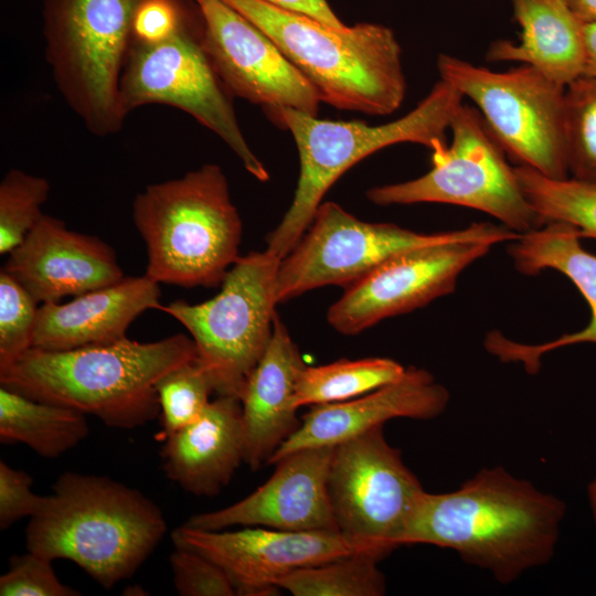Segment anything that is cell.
<instances>
[{
    "mask_svg": "<svg viewBox=\"0 0 596 596\" xmlns=\"http://www.w3.org/2000/svg\"><path fill=\"white\" fill-rule=\"evenodd\" d=\"M566 504L502 467L483 468L458 489L424 491L402 545L454 550L468 564L510 584L554 556Z\"/></svg>",
    "mask_w": 596,
    "mask_h": 596,
    "instance_id": "obj_1",
    "label": "cell"
},
{
    "mask_svg": "<svg viewBox=\"0 0 596 596\" xmlns=\"http://www.w3.org/2000/svg\"><path fill=\"white\" fill-rule=\"evenodd\" d=\"M196 359L194 341L181 333L65 351L31 348L0 371V383L33 400L93 415L109 427L131 429L160 415L157 382Z\"/></svg>",
    "mask_w": 596,
    "mask_h": 596,
    "instance_id": "obj_2",
    "label": "cell"
},
{
    "mask_svg": "<svg viewBox=\"0 0 596 596\" xmlns=\"http://www.w3.org/2000/svg\"><path fill=\"white\" fill-rule=\"evenodd\" d=\"M167 532L161 509L108 477L62 473L30 518L28 551L70 560L105 589L131 577Z\"/></svg>",
    "mask_w": 596,
    "mask_h": 596,
    "instance_id": "obj_3",
    "label": "cell"
},
{
    "mask_svg": "<svg viewBox=\"0 0 596 596\" xmlns=\"http://www.w3.org/2000/svg\"><path fill=\"white\" fill-rule=\"evenodd\" d=\"M263 30L338 109L390 115L406 94L401 46L382 24L336 28L263 0H223Z\"/></svg>",
    "mask_w": 596,
    "mask_h": 596,
    "instance_id": "obj_4",
    "label": "cell"
},
{
    "mask_svg": "<svg viewBox=\"0 0 596 596\" xmlns=\"http://www.w3.org/2000/svg\"><path fill=\"white\" fill-rule=\"evenodd\" d=\"M132 220L146 245L145 275L159 284L215 287L240 257L242 221L217 164L147 185Z\"/></svg>",
    "mask_w": 596,
    "mask_h": 596,
    "instance_id": "obj_5",
    "label": "cell"
},
{
    "mask_svg": "<svg viewBox=\"0 0 596 596\" xmlns=\"http://www.w3.org/2000/svg\"><path fill=\"white\" fill-rule=\"evenodd\" d=\"M462 95L439 78L428 95L403 117L383 125L319 119L295 109L268 116L287 128L297 147L300 173L290 206L266 237V249L283 259L312 222L330 187L360 160L389 146L419 143L430 151L446 145L445 134Z\"/></svg>",
    "mask_w": 596,
    "mask_h": 596,
    "instance_id": "obj_6",
    "label": "cell"
},
{
    "mask_svg": "<svg viewBox=\"0 0 596 596\" xmlns=\"http://www.w3.org/2000/svg\"><path fill=\"white\" fill-rule=\"evenodd\" d=\"M140 0H46L43 34L56 87L95 136L117 134L126 118L120 79Z\"/></svg>",
    "mask_w": 596,
    "mask_h": 596,
    "instance_id": "obj_7",
    "label": "cell"
},
{
    "mask_svg": "<svg viewBox=\"0 0 596 596\" xmlns=\"http://www.w3.org/2000/svg\"><path fill=\"white\" fill-rule=\"evenodd\" d=\"M280 260L267 249L240 256L213 298L194 305L177 300L160 309L189 331L217 395L241 400L268 345Z\"/></svg>",
    "mask_w": 596,
    "mask_h": 596,
    "instance_id": "obj_8",
    "label": "cell"
},
{
    "mask_svg": "<svg viewBox=\"0 0 596 596\" xmlns=\"http://www.w3.org/2000/svg\"><path fill=\"white\" fill-rule=\"evenodd\" d=\"M449 129L451 142L432 151V169L414 180L366 192L377 205L446 203L485 212L524 234L545 225L524 196L514 173L480 113L462 105Z\"/></svg>",
    "mask_w": 596,
    "mask_h": 596,
    "instance_id": "obj_9",
    "label": "cell"
},
{
    "mask_svg": "<svg viewBox=\"0 0 596 596\" xmlns=\"http://www.w3.org/2000/svg\"><path fill=\"white\" fill-rule=\"evenodd\" d=\"M519 236L504 225L489 222L448 232L417 233L392 223L363 222L339 204L324 202L295 247L280 260L276 299L279 304L328 285L347 288L391 257L414 248L464 238L496 245Z\"/></svg>",
    "mask_w": 596,
    "mask_h": 596,
    "instance_id": "obj_10",
    "label": "cell"
},
{
    "mask_svg": "<svg viewBox=\"0 0 596 596\" xmlns=\"http://www.w3.org/2000/svg\"><path fill=\"white\" fill-rule=\"evenodd\" d=\"M439 78L477 106L488 128L517 166L554 178H568L562 86L521 64L494 72L440 54Z\"/></svg>",
    "mask_w": 596,
    "mask_h": 596,
    "instance_id": "obj_11",
    "label": "cell"
},
{
    "mask_svg": "<svg viewBox=\"0 0 596 596\" xmlns=\"http://www.w3.org/2000/svg\"><path fill=\"white\" fill-rule=\"evenodd\" d=\"M230 94L204 50L201 24L192 19L163 42L132 41L120 79L125 116L150 104L175 107L220 137L249 174L267 181L268 171L247 143Z\"/></svg>",
    "mask_w": 596,
    "mask_h": 596,
    "instance_id": "obj_12",
    "label": "cell"
},
{
    "mask_svg": "<svg viewBox=\"0 0 596 596\" xmlns=\"http://www.w3.org/2000/svg\"><path fill=\"white\" fill-rule=\"evenodd\" d=\"M328 490L338 531L386 556L402 545L425 491L400 449L387 443L383 425L334 447Z\"/></svg>",
    "mask_w": 596,
    "mask_h": 596,
    "instance_id": "obj_13",
    "label": "cell"
},
{
    "mask_svg": "<svg viewBox=\"0 0 596 596\" xmlns=\"http://www.w3.org/2000/svg\"><path fill=\"white\" fill-rule=\"evenodd\" d=\"M493 245L464 238L395 255L347 287L329 308L328 323L341 334L353 336L383 319L422 308L453 292L462 270Z\"/></svg>",
    "mask_w": 596,
    "mask_h": 596,
    "instance_id": "obj_14",
    "label": "cell"
},
{
    "mask_svg": "<svg viewBox=\"0 0 596 596\" xmlns=\"http://www.w3.org/2000/svg\"><path fill=\"white\" fill-rule=\"evenodd\" d=\"M193 1L204 50L231 94L267 116L285 108L317 116V91L263 30L223 0Z\"/></svg>",
    "mask_w": 596,
    "mask_h": 596,
    "instance_id": "obj_15",
    "label": "cell"
},
{
    "mask_svg": "<svg viewBox=\"0 0 596 596\" xmlns=\"http://www.w3.org/2000/svg\"><path fill=\"white\" fill-rule=\"evenodd\" d=\"M174 547L194 551L217 564L236 595L273 596L285 575L354 552L374 551L340 532L269 528L209 531L183 524L171 533Z\"/></svg>",
    "mask_w": 596,
    "mask_h": 596,
    "instance_id": "obj_16",
    "label": "cell"
},
{
    "mask_svg": "<svg viewBox=\"0 0 596 596\" xmlns=\"http://www.w3.org/2000/svg\"><path fill=\"white\" fill-rule=\"evenodd\" d=\"M336 446L304 448L280 458L270 478L244 499L192 515L184 524L219 531L236 525L339 532L328 477Z\"/></svg>",
    "mask_w": 596,
    "mask_h": 596,
    "instance_id": "obj_17",
    "label": "cell"
},
{
    "mask_svg": "<svg viewBox=\"0 0 596 596\" xmlns=\"http://www.w3.org/2000/svg\"><path fill=\"white\" fill-rule=\"evenodd\" d=\"M2 269L39 304L58 302L125 277L111 246L46 214L9 253Z\"/></svg>",
    "mask_w": 596,
    "mask_h": 596,
    "instance_id": "obj_18",
    "label": "cell"
},
{
    "mask_svg": "<svg viewBox=\"0 0 596 596\" xmlns=\"http://www.w3.org/2000/svg\"><path fill=\"white\" fill-rule=\"evenodd\" d=\"M449 400L448 390L428 371L406 368L400 380L372 392L344 402L313 405L268 464L299 449L337 446L393 418H435L445 412Z\"/></svg>",
    "mask_w": 596,
    "mask_h": 596,
    "instance_id": "obj_19",
    "label": "cell"
},
{
    "mask_svg": "<svg viewBox=\"0 0 596 596\" xmlns=\"http://www.w3.org/2000/svg\"><path fill=\"white\" fill-rule=\"evenodd\" d=\"M579 240L576 227L563 222H547L511 241L508 253L521 274L536 275L544 269H554L566 276L588 304L590 319L587 326L540 344L520 343L492 331L483 343L490 354L501 362L521 363L528 373L535 374L542 356L553 350L578 343L596 344V255L583 248Z\"/></svg>",
    "mask_w": 596,
    "mask_h": 596,
    "instance_id": "obj_20",
    "label": "cell"
},
{
    "mask_svg": "<svg viewBox=\"0 0 596 596\" xmlns=\"http://www.w3.org/2000/svg\"><path fill=\"white\" fill-rule=\"evenodd\" d=\"M161 307L159 283L146 275L124 277L65 304H41L32 348L65 351L113 343L127 338L139 315Z\"/></svg>",
    "mask_w": 596,
    "mask_h": 596,
    "instance_id": "obj_21",
    "label": "cell"
},
{
    "mask_svg": "<svg viewBox=\"0 0 596 596\" xmlns=\"http://www.w3.org/2000/svg\"><path fill=\"white\" fill-rule=\"evenodd\" d=\"M306 366L297 344L276 315L268 345L241 397L245 436L244 462L252 471L268 464L300 425L295 404L298 376Z\"/></svg>",
    "mask_w": 596,
    "mask_h": 596,
    "instance_id": "obj_22",
    "label": "cell"
},
{
    "mask_svg": "<svg viewBox=\"0 0 596 596\" xmlns=\"http://www.w3.org/2000/svg\"><path fill=\"white\" fill-rule=\"evenodd\" d=\"M163 441L167 478L194 496H217L245 460L241 400L217 395L198 419Z\"/></svg>",
    "mask_w": 596,
    "mask_h": 596,
    "instance_id": "obj_23",
    "label": "cell"
},
{
    "mask_svg": "<svg viewBox=\"0 0 596 596\" xmlns=\"http://www.w3.org/2000/svg\"><path fill=\"white\" fill-rule=\"evenodd\" d=\"M520 29L519 44L499 40L487 60L528 64L566 86L584 71V23L564 0H510Z\"/></svg>",
    "mask_w": 596,
    "mask_h": 596,
    "instance_id": "obj_24",
    "label": "cell"
},
{
    "mask_svg": "<svg viewBox=\"0 0 596 596\" xmlns=\"http://www.w3.org/2000/svg\"><path fill=\"white\" fill-rule=\"evenodd\" d=\"M89 433L86 415L0 387V440L21 443L45 458H56Z\"/></svg>",
    "mask_w": 596,
    "mask_h": 596,
    "instance_id": "obj_25",
    "label": "cell"
},
{
    "mask_svg": "<svg viewBox=\"0 0 596 596\" xmlns=\"http://www.w3.org/2000/svg\"><path fill=\"white\" fill-rule=\"evenodd\" d=\"M406 371L389 358L340 359L305 366L297 380L295 404L299 408L344 402L400 380Z\"/></svg>",
    "mask_w": 596,
    "mask_h": 596,
    "instance_id": "obj_26",
    "label": "cell"
},
{
    "mask_svg": "<svg viewBox=\"0 0 596 596\" xmlns=\"http://www.w3.org/2000/svg\"><path fill=\"white\" fill-rule=\"evenodd\" d=\"M374 551L354 552L318 565L296 570L277 582L294 596H381L386 593L384 574Z\"/></svg>",
    "mask_w": 596,
    "mask_h": 596,
    "instance_id": "obj_27",
    "label": "cell"
},
{
    "mask_svg": "<svg viewBox=\"0 0 596 596\" xmlns=\"http://www.w3.org/2000/svg\"><path fill=\"white\" fill-rule=\"evenodd\" d=\"M514 173L545 223L563 222L576 227L581 237L596 238V181L554 179L525 166H514Z\"/></svg>",
    "mask_w": 596,
    "mask_h": 596,
    "instance_id": "obj_28",
    "label": "cell"
},
{
    "mask_svg": "<svg viewBox=\"0 0 596 596\" xmlns=\"http://www.w3.org/2000/svg\"><path fill=\"white\" fill-rule=\"evenodd\" d=\"M564 130L568 173L596 181V77L582 74L565 86Z\"/></svg>",
    "mask_w": 596,
    "mask_h": 596,
    "instance_id": "obj_29",
    "label": "cell"
},
{
    "mask_svg": "<svg viewBox=\"0 0 596 596\" xmlns=\"http://www.w3.org/2000/svg\"><path fill=\"white\" fill-rule=\"evenodd\" d=\"M50 182L20 169L9 170L0 183V254L15 248L44 215Z\"/></svg>",
    "mask_w": 596,
    "mask_h": 596,
    "instance_id": "obj_30",
    "label": "cell"
},
{
    "mask_svg": "<svg viewBox=\"0 0 596 596\" xmlns=\"http://www.w3.org/2000/svg\"><path fill=\"white\" fill-rule=\"evenodd\" d=\"M156 390L162 440L198 419L214 392L212 381L198 359L166 373L157 382Z\"/></svg>",
    "mask_w": 596,
    "mask_h": 596,
    "instance_id": "obj_31",
    "label": "cell"
},
{
    "mask_svg": "<svg viewBox=\"0 0 596 596\" xmlns=\"http://www.w3.org/2000/svg\"><path fill=\"white\" fill-rule=\"evenodd\" d=\"M39 302L11 275L0 272V371L33 347Z\"/></svg>",
    "mask_w": 596,
    "mask_h": 596,
    "instance_id": "obj_32",
    "label": "cell"
},
{
    "mask_svg": "<svg viewBox=\"0 0 596 596\" xmlns=\"http://www.w3.org/2000/svg\"><path fill=\"white\" fill-rule=\"evenodd\" d=\"M52 561L28 551L10 558L9 570L0 577L1 596H78L82 593L63 584Z\"/></svg>",
    "mask_w": 596,
    "mask_h": 596,
    "instance_id": "obj_33",
    "label": "cell"
},
{
    "mask_svg": "<svg viewBox=\"0 0 596 596\" xmlns=\"http://www.w3.org/2000/svg\"><path fill=\"white\" fill-rule=\"evenodd\" d=\"M173 585L181 596H234L236 592L224 571L210 558L175 547L169 556Z\"/></svg>",
    "mask_w": 596,
    "mask_h": 596,
    "instance_id": "obj_34",
    "label": "cell"
},
{
    "mask_svg": "<svg viewBox=\"0 0 596 596\" xmlns=\"http://www.w3.org/2000/svg\"><path fill=\"white\" fill-rule=\"evenodd\" d=\"M190 20L179 0H140L132 19V41L143 44L163 42Z\"/></svg>",
    "mask_w": 596,
    "mask_h": 596,
    "instance_id": "obj_35",
    "label": "cell"
},
{
    "mask_svg": "<svg viewBox=\"0 0 596 596\" xmlns=\"http://www.w3.org/2000/svg\"><path fill=\"white\" fill-rule=\"evenodd\" d=\"M32 477L0 460V529L7 530L23 518H32L43 505L45 496L31 490Z\"/></svg>",
    "mask_w": 596,
    "mask_h": 596,
    "instance_id": "obj_36",
    "label": "cell"
},
{
    "mask_svg": "<svg viewBox=\"0 0 596 596\" xmlns=\"http://www.w3.org/2000/svg\"><path fill=\"white\" fill-rule=\"evenodd\" d=\"M275 7L299 12L336 28L345 24L336 15L328 0H263Z\"/></svg>",
    "mask_w": 596,
    "mask_h": 596,
    "instance_id": "obj_37",
    "label": "cell"
},
{
    "mask_svg": "<svg viewBox=\"0 0 596 596\" xmlns=\"http://www.w3.org/2000/svg\"><path fill=\"white\" fill-rule=\"evenodd\" d=\"M584 71L583 74L596 77V23H584Z\"/></svg>",
    "mask_w": 596,
    "mask_h": 596,
    "instance_id": "obj_38",
    "label": "cell"
},
{
    "mask_svg": "<svg viewBox=\"0 0 596 596\" xmlns=\"http://www.w3.org/2000/svg\"><path fill=\"white\" fill-rule=\"evenodd\" d=\"M583 23H596V0H564Z\"/></svg>",
    "mask_w": 596,
    "mask_h": 596,
    "instance_id": "obj_39",
    "label": "cell"
},
{
    "mask_svg": "<svg viewBox=\"0 0 596 596\" xmlns=\"http://www.w3.org/2000/svg\"><path fill=\"white\" fill-rule=\"evenodd\" d=\"M587 496L592 515L596 524V477L588 486Z\"/></svg>",
    "mask_w": 596,
    "mask_h": 596,
    "instance_id": "obj_40",
    "label": "cell"
},
{
    "mask_svg": "<svg viewBox=\"0 0 596 596\" xmlns=\"http://www.w3.org/2000/svg\"><path fill=\"white\" fill-rule=\"evenodd\" d=\"M124 595H134V596H141V595H147V592L143 587H141L140 585H131V586H127L125 589H124Z\"/></svg>",
    "mask_w": 596,
    "mask_h": 596,
    "instance_id": "obj_41",
    "label": "cell"
}]
</instances>
